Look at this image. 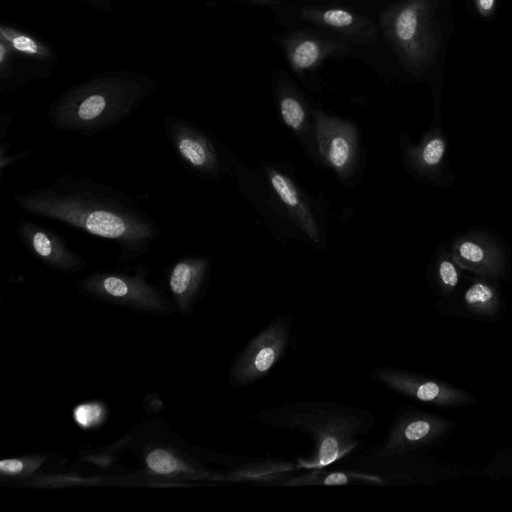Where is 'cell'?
<instances>
[{
  "instance_id": "obj_23",
  "label": "cell",
  "mask_w": 512,
  "mask_h": 512,
  "mask_svg": "<svg viewBox=\"0 0 512 512\" xmlns=\"http://www.w3.org/2000/svg\"><path fill=\"white\" fill-rule=\"evenodd\" d=\"M319 56L318 45L311 40L301 42L293 52V62L301 69L313 65Z\"/></svg>"
},
{
  "instance_id": "obj_24",
  "label": "cell",
  "mask_w": 512,
  "mask_h": 512,
  "mask_svg": "<svg viewBox=\"0 0 512 512\" xmlns=\"http://www.w3.org/2000/svg\"><path fill=\"white\" fill-rule=\"evenodd\" d=\"M281 115L285 123L293 128L298 129L305 117L304 110L300 103L291 97H286L280 104Z\"/></svg>"
},
{
  "instance_id": "obj_19",
  "label": "cell",
  "mask_w": 512,
  "mask_h": 512,
  "mask_svg": "<svg viewBox=\"0 0 512 512\" xmlns=\"http://www.w3.org/2000/svg\"><path fill=\"white\" fill-rule=\"evenodd\" d=\"M446 146V140L440 134L429 138L421 150V160L424 165L428 167L438 166L444 158Z\"/></svg>"
},
{
  "instance_id": "obj_7",
  "label": "cell",
  "mask_w": 512,
  "mask_h": 512,
  "mask_svg": "<svg viewBox=\"0 0 512 512\" xmlns=\"http://www.w3.org/2000/svg\"><path fill=\"white\" fill-rule=\"evenodd\" d=\"M287 343V324L284 321L270 324L238 357L232 369L234 382L246 385L266 376L282 356Z\"/></svg>"
},
{
  "instance_id": "obj_27",
  "label": "cell",
  "mask_w": 512,
  "mask_h": 512,
  "mask_svg": "<svg viewBox=\"0 0 512 512\" xmlns=\"http://www.w3.org/2000/svg\"><path fill=\"white\" fill-rule=\"evenodd\" d=\"M31 152H32V150L30 149V150H27V151H24V152H21L18 154L10 155L9 157L8 156L1 157V160H0L1 174H3L4 169L6 167L12 165L13 163H15L19 159L23 158L25 155L30 154Z\"/></svg>"
},
{
  "instance_id": "obj_16",
  "label": "cell",
  "mask_w": 512,
  "mask_h": 512,
  "mask_svg": "<svg viewBox=\"0 0 512 512\" xmlns=\"http://www.w3.org/2000/svg\"><path fill=\"white\" fill-rule=\"evenodd\" d=\"M418 27L419 15L414 7H407L400 11L395 22V33L400 41H411L416 36Z\"/></svg>"
},
{
  "instance_id": "obj_8",
  "label": "cell",
  "mask_w": 512,
  "mask_h": 512,
  "mask_svg": "<svg viewBox=\"0 0 512 512\" xmlns=\"http://www.w3.org/2000/svg\"><path fill=\"white\" fill-rule=\"evenodd\" d=\"M373 377L383 385L415 400L442 407L475 402V398L464 390L397 369L378 368L373 372Z\"/></svg>"
},
{
  "instance_id": "obj_5",
  "label": "cell",
  "mask_w": 512,
  "mask_h": 512,
  "mask_svg": "<svg viewBox=\"0 0 512 512\" xmlns=\"http://www.w3.org/2000/svg\"><path fill=\"white\" fill-rule=\"evenodd\" d=\"M162 129L175 157L187 170L201 178L219 173L216 148L200 128L177 115L167 114Z\"/></svg>"
},
{
  "instance_id": "obj_2",
  "label": "cell",
  "mask_w": 512,
  "mask_h": 512,
  "mask_svg": "<svg viewBox=\"0 0 512 512\" xmlns=\"http://www.w3.org/2000/svg\"><path fill=\"white\" fill-rule=\"evenodd\" d=\"M156 87L154 79L141 73H101L59 94L49 106L48 121L58 131L97 135L128 118Z\"/></svg>"
},
{
  "instance_id": "obj_17",
  "label": "cell",
  "mask_w": 512,
  "mask_h": 512,
  "mask_svg": "<svg viewBox=\"0 0 512 512\" xmlns=\"http://www.w3.org/2000/svg\"><path fill=\"white\" fill-rule=\"evenodd\" d=\"M459 266L450 253H444L439 258L437 265V275L442 290L445 293L452 292L459 282Z\"/></svg>"
},
{
  "instance_id": "obj_11",
  "label": "cell",
  "mask_w": 512,
  "mask_h": 512,
  "mask_svg": "<svg viewBox=\"0 0 512 512\" xmlns=\"http://www.w3.org/2000/svg\"><path fill=\"white\" fill-rule=\"evenodd\" d=\"M208 268L209 260L198 255H185L171 265L168 285L180 309H188L195 300Z\"/></svg>"
},
{
  "instance_id": "obj_18",
  "label": "cell",
  "mask_w": 512,
  "mask_h": 512,
  "mask_svg": "<svg viewBox=\"0 0 512 512\" xmlns=\"http://www.w3.org/2000/svg\"><path fill=\"white\" fill-rule=\"evenodd\" d=\"M104 417L105 409L97 402L80 404L73 410L74 420L84 429L96 427L103 422Z\"/></svg>"
},
{
  "instance_id": "obj_14",
  "label": "cell",
  "mask_w": 512,
  "mask_h": 512,
  "mask_svg": "<svg viewBox=\"0 0 512 512\" xmlns=\"http://www.w3.org/2000/svg\"><path fill=\"white\" fill-rule=\"evenodd\" d=\"M369 482L381 483V478L354 472H323L316 471L299 477L292 478L286 486H303V485H343L353 482Z\"/></svg>"
},
{
  "instance_id": "obj_1",
  "label": "cell",
  "mask_w": 512,
  "mask_h": 512,
  "mask_svg": "<svg viewBox=\"0 0 512 512\" xmlns=\"http://www.w3.org/2000/svg\"><path fill=\"white\" fill-rule=\"evenodd\" d=\"M25 212L113 242L119 259L144 256L161 231L129 195L87 177L64 173L49 185L13 196Z\"/></svg>"
},
{
  "instance_id": "obj_25",
  "label": "cell",
  "mask_w": 512,
  "mask_h": 512,
  "mask_svg": "<svg viewBox=\"0 0 512 512\" xmlns=\"http://www.w3.org/2000/svg\"><path fill=\"white\" fill-rule=\"evenodd\" d=\"M322 19L333 27H346L353 22V16L342 9H329L322 15Z\"/></svg>"
},
{
  "instance_id": "obj_9",
  "label": "cell",
  "mask_w": 512,
  "mask_h": 512,
  "mask_svg": "<svg viewBox=\"0 0 512 512\" xmlns=\"http://www.w3.org/2000/svg\"><path fill=\"white\" fill-rule=\"evenodd\" d=\"M451 423L430 414H410L397 420L385 439L379 455L401 456L414 449L426 446L443 436Z\"/></svg>"
},
{
  "instance_id": "obj_10",
  "label": "cell",
  "mask_w": 512,
  "mask_h": 512,
  "mask_svg": "<svg viewBox=\"0 0 512 512\" xmlns=\"http://www.w3.org/2000/svg\"><path fill=\"white\" fill-rule=\"evenodd\" d=\"M453 259L459 267L490 277L503 275V254L498 246L481 235H464L451 245Z\"/></svg>"
},
{
  "instance_id": "obj_20",
  "label": "cell",
  "mask_w": 512,
  "mask_h": 512,
  "mask_svg": "<svg viewBox=\"0 0 512 512\" xmlns=\"http://www.w3.org/2000/svg\"><path fill=\"white\" fill-rule=\"evenodd\" d=\"M351 154V147L343 136H335L331 139L328 148V159L336 168H343L348 162Z\"/></svg>"
},
{
  "instance_id": "obj_26",
  "label": "cell",
  "mask_w": 512,
  "mask_h": 512,
  "mask_svg": "<svg viewBox=\"0 0 512 512\" xmlns=\"http://www.w3.org/2000/svg\"><path fill=\"white\" fill-rule=\"evenodd\" d=\"M25 468V463L19 459H6L0 462V471L6 475H16Z\"/></svg>"
},
{
  "instance_id": "obj_15",
  "label": "cell",
  "mask_w": 512,
  "mask_h": 512,
  "mask_svg": "<svg viewBox=\"0 0 512 512\" xmlns=\"http://www.w3.org/2000/svg\"><path fill=\"white\" fill-rule=\"evenodd\" d=\"M146 465L152 472L163 475L172 474L183 469V465L173 454L161 448L152 450L146 456Z\"/></svg>"
},
{
  "instance_id": "obj_22",
  "label": "cell",
  "mask_w": 512,
  "mask_h": 512,
  "mask_svg": "<svg viewBox=\"0 0 512 512\" xmlns=\"http://www.w3.org/2000/svg\"><path fill=\"white\" fill-rule=\"evenodd\" d=\"M14 55L12 48L0 40V84L1 90H4L12 83L14 75Z\"/></svg>"
},
{
  "instance_id": "obj_13",
  "label": "cell",
  "mask_w": 512,
  "mask_h": 512,
  "mask_svg": "<svg viewBox=\"0 0 512 512\" xmlns=\"http://www.w3.org/2000/svg\"><path fill=\"white\" fill-rule=\"evenodd\" d=\"M466 307L482 316H492L497 313L500 302L496 289L482 280L473 282L464 294Z\"/></svg>"
},
{
  "instance_id": "obj_4",
  "label": "cell",
  "mask_w": 512,
  "mask_h": 512,
  "mask_svg": "<svg viewBox=\"0 0 512 512\" xmlns=\"http://www.w3.org/2000/svg\"><path fill=\"white\" fill-rule=\"evenodd\" d=\"M145 266L129 270H100L77 282L79 291L95 298L150 310L165 307L161 292L147 280Z\"/></svg>"
},
{
  "instance_id": "obj_21",
  "label": "cell",
  "mask_w": 512,
  "mask_h": 512,
  "mask_svg": "<svg viewBox=\"0 0 512 512\" xmlns=\"http://www.w3.org/2000/svg\"><path fill=\"white\" fill-rule=\"evenodd\" d=\"M270 180L274 191L285 204L291 207H296L299 204L297 191L285 176L273 173Z\"/></svg>"
},
{
  "instance_id": "obj_6",
  "label": "cell",
  "mask_w": 512,
  "mask_h": 512,
  "mask_svg": "<svg viewBox=\"0 0 512 512\" xmlns=\"http://www.w3.org/2000/svg\"><path fill=\"white\" fill-rule=\"evenodd\" d=\"M16 232L29 253L50 269L73 273L89 265L83 255L70 248L66 238L49 227L19 219Z\"/></svg>"
},
{
  "instance_id": "obj_29",
  "label": "cell",
  "mask_w": 512,
  "mask_h": 512,
  "mask_svg": "<svg viewBox=\"0 0 512 512\" xmlns=\"http://www.w3.org/2000/svg\"><path fill=\"white\" fill-rule=\"evenodd\" d=\"M479 6L482 10L488 11L492 8L494 0H478Z\"/></svg>"
},
{
  "instance_id": "obj_3",
  "label": "cell",
  "mask_w": 512,
  "mask_h": 512,
  "mask_svg": "<svg viewBox=\"0 0 512 512\" xmlns=\"http://www.w3.org/2000/svg\"><path fill=\"white\" fill-rule=\"evenodd\" d=\"M262 421L277 427L309 433L315 443L314 451L306 459H299L303 467L329 465L353 450L358 435L366 427L364 412L316 403L288 404L285 407L262 412Z\"/></svg>"
},
{
  "instance_id": "obj_12",
  "label": "cell",
  "mask_w": 512,
  "mask_h": 512,
  "mask_svg": "<svg viewBox=\"0 0 512 512\" xmlns=\"http://www.w3.org/2000/svg\"><path fill=\"white\" fill-rule=\"evenodd\" d=\"M0 40L7 43L15 53L31 59L48 62L54 58L53 51L47 44L12 26H0Z\"/></svg>"
},
{
  "instance_id": "obj_28",
  "label": "cell",
  "mask_w": 512,
  "mask_h": 512,
  "mask_svg": "<svg viewBox=\"0 0 512 512\" xmlns=\"http://www.w3.org/2000/svg\"><path fill=\"white\" fill-rule=\"evenodd\" d=\"M82 1H86L89 4H91L92 6L99 8L101 10H104L107 12H112V7L110 5L109 0H82Z\"/></svg>"
}]
</instances>
